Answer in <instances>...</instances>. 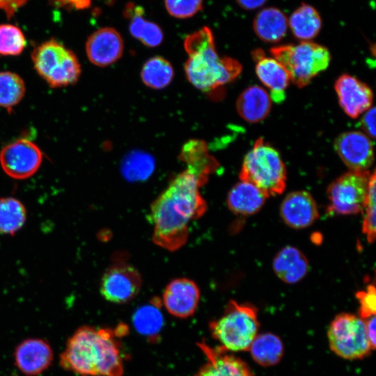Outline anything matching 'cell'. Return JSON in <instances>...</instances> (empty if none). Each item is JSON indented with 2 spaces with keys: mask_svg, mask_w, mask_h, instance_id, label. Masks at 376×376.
I'll use <instances>...</instances> for the list:
<instances>
[{
  "mask_svg": "<svg viewBox=\"0 0 376 376\" xmlns=\"http://www.w3.org/2000/svg\"><path fill=\"white\" fill-rule=\"evenodd\" d=\"M24 93L25 84L18 75L9 71L0 72L1 107L13 108L22 100Z\"/></svg>",
  "mask_w": 376,
  "mask_h": 376,
  "instance_id": "1f68e13d",
  "label": "cell"
},
{
  "mask_svg": "<svg viewBox=\"0 0 376 376\" xmlns=\"http://www.w3.org/2000/svg\"><path fill=\"white\" fill-rule=\"evenodd\" d=\"M280 213L288 226L297 229L310 226L319 216L313 197L306 191L288 194L281 203Z\"/></svg>",
  "mask_w": 376,
  "mask_h": 376,
  "instance_id": "ac0fdd59",
  "label": "cell"
},
{
  "mask_svg": "<svg viewBox=\"0 0 376 376\" xmlns=\"http://www.w3.org/2000/svg\"><path fill=\"white\" fill-rule=\"evenodd\" d=\"M272 267L276 275L287 283L301 281L309 270V263L305 255L292 246H287L276 253Z\"/></svg>",
  "mask_w": 376,
  "mask_h": 376,
  "instance_id": "ffe728a7",
  "label": "cell"
},
{
  "mask_svg": "<svg viewBox=\"0 0 376 376\" xmlns=\"http://www.w3.org/2000/svg\"><path fill=\"white\" fill-rule=\"evenodd\" d=\"M26 46V39L22 31L10 24L0 25V54L17 56Z\"/></svg>",
  "mask_w": 376,
  "mask_h": 376,
  "instance_id": "d6a6232c",
  "label": "cell"
},
{
  "mask_svg": "<svg viewBox=\"0 0 376 376\" xmlns=\"http://www.w3.org/2000/svg\"><path fill=\"white\" fill-rule=\"evenodd\" d=\"M240 7L246 10H254L261 7L267 0H236Z\"/></svg>",
  "mask_w": 376,
  "mask_h": 376,
  "instance_id": "60d3db41",
  "label": "cell"
},
{
  "mask_svg": "<svg viewBox=\"0 0 376 376\" xmlns=\"http://www.w3.org/2000/svg\"><path fill=\"white\" fill-rule=\"evenodd\" d=\"M200 290L193 281L179 278L171 281L166 287L162 302L171 315L186 318L192 315L199 302Z\"/></svg>",
  "mask_w": 376,
  "mask_h": 376,
  "instance_id": "9a60e30c",
  "label": "cell"
},
{
  "mask_svg": "<svg viewBox=\"0 0 376 376\" xmlns=\"http://www.w3.org/2000/svg\"><path fill=\"white\" fill-rule=\"evenodd\" d=\"M174 77L171 63L161 56H154L143 64L141 77L147 86L153 89H162L168 86Z\"/></svg>",
  "mask_w": 376,
  "mask_h": 376,
  "instance_id": "83f0119b",
  "label": "cell"
},
{
  "mask_svg": "<svg viewBox=\"0 0 376 376\" xmlns=\"http://www.w3.org/2000/svg\"><path fill=\"white\" fill-rule=\"evenodd\" d=\"M375 171L370 174L368 194L364 205L365 216L362 225V231L366 235L367 240L373 243L375 238L376 232V179Z\"/></svg>",
  "mask_w": 376,
  "mask_h": 376,
  "instance_id": "836d02e7",
  "label": "cell"
},
{
  "mask_svg": "<svg viewBox=\"0 0 376 376\" xmlns=\"http://www.w3.org/2000/svg\"><path fill=\"white\" fill-rule=\"evenodd\" d=\"M184 47L189 56L185 64L186 77L202 91H210L233 81L242 71L237 60L219 56L213 34L207 26L187 36Z\"/></svg>",
  "mask_w": 376,
  "mask_h": 376,
  "instance_id": "3957f363",
  "label": "cell"
},
{
  "mask_svg": "<svg viewBox=\"0 0 376 376\" xmlns=\"http://www.w3.org/2000/svg\"><path fill=\"white\" fill-rule=\"evenodd\" d=\"M239 115L249 123H258L265 119L272 107V98L265 88L251 86L238 97L236 102Z\"/></svg>",
  "mask_w": 376,
  "mask_h": 376,
  "instance_id": "7402d4cb",
  "label": "cell"
},
{
  "mask_svg": "<svg viewBox=\"0 0 376 376\" xmlns=\"http://www.w3.org/2000/svg\"><path fill=\"white\" fill-rule=\"evenodd\" d=\"M141 283V277L136 269L129 264L117 263L104 273L100 292L107 301L124 304L134 298L140 290Z\"/></svg>",
  "mask_w": 376,
  "mask_h": 376,
  "instance_id": "8fae6325",
  "label": "cell"
},
{
  "mask_svg": "<svg viewBox=\"0 0 376 376\" xmlns=\"http://www.w3.org/2000/svg\"><path fill=\"white\" fill-rule=\"evenodd\" d=\"M288 27V18L276 8L271 7L261 10L253 20L255 33L266 42L280 41L285 36Z\"/></svg>",
  "mask_w": 376,
  "mask_h": 376,
  "instance_id": "d4e9b609",
  "label": "cell"
},
{
  "mask_svg": "<svg viewBox=\"0 0 376 376\" xmlns=\"http://www.w3.org/2000/svg\"><path fill=\"white\" fill-rule=\"evenodd\" d=\"M334 88L341 108L352 118L359 117L372 107L373 94L371 88L353 76H340L336 81Z\"/></svg>",
  "mask_w": 376,
  "mask_h": 376,
  "instance_id": "4fadbf2b",
  "label": "cell"
},
{
  "mask_svg": "<svg viewBox=\"0 0 376 376\" xmlns=\"http://www.w3.org/2000/svg\"><path fill=\"white\" fill-rule=\"evenodd\" d=\"M270 52L298 87L307 86L314 77L327 68L331 61L327 47L309 41L277 46L272 48Z\"/></svg>",
  "mask_w": 376,
  "mask_h": 376,
  "instance_id": "8992f818",
  "label": "cell"
},
{
  "mask_svg": "<svg viewBox=\"0 0 376 376\" xmlns=\"http://www.w3.org/2000/svg\"><path fill=\"white\" fill-rule=\"evenodd\" d=\"M180 159L187 164V169L196 175L204 184L209 175L214 172L219 164L210 155L206 143L201 140H191L182 147Z\"/></svg>",
  "mask_w": 376,
  "mask_h": 376,
  "instance_id": "44dd1931",
  "label": "cell"
},
{
  "mask_svg": "<svg viewBox=\"0 0 376 376\" xmlns=\"http://www.w3.org/2000/svg\"><path fill=\"white\" fill-rule=\"evenodd\" d=\"M124 42L119 32L112 27L101 28L93 32L86 43L89 61L100 67L117 61L123 55Z\"/></svg>",
  "mask_w": 376,
  "mask_h": 376,
  "instance_id": "5bb4252c",
  "label": "cell"
},
{
  "mask_svg": "<svg viewBox=\"0 0 376 376\" xmlns=\"http://www.w3.org/2000/svg\"><path fill=\"white\" fill-rule=\"evenodd\" d=\"M159 304V300L154 299L151 303L141 306L134 313L133 324L141 334L154 336L160 331L164 324V318Z\"/></svg>",
  "mask_w": 376,
  "mask_h": 376,
  "instance_id": "4dcf8cb0",
  "label": "cell"
},
{
  "mask_svg": "<svg viewBox=\"0 0 376 376\" xmlns=\"http://www.w3.org/2000/svg\"><path fill=\"white\" fill-rule=\"evenodd\" d=\"M26 210L23 203L13 197L0 198V233L13 235L24 224Z\"/></svg>",
  "mask_w": 376,
  "mask_h": 376,
  "instance_id": "f546056e",
  "label": "cell"
},
{
  "mask_svg": "<svg viewBox=\"0 0 376 376\" xmlns=\"http://www.w3.org/2000/svg\"><path fill=\"white\" fill-rule=\"evenodd\" d=\"M256 308L248 304L230 300L223 314L210 322L212 336L227 351H246L258 335Z\"/></svg>",
  "mask_w": 376,
  "mask_h": 376,
  "instance_id": "5b68a950",
  "label": "cell"
},
{
  "mask_svg": "<svg viewBox=\"0 0 376 376\" xmlns=\"http://www.w3.org/2000/svg\"><path fill=\"white\" fill-rule=\"evenodd\" d=\"M42 153L39 147L26 139H19L4 146L0 152V164L10 177L23 180L32 176L40 168Z\"/></svg>",
  "mask_w": 376,
  "mask_h": 376,
  "instance_id": "30bf717a",
  "label": "cell"
},
{
  "mask_svg": "<svg viewBox=\"0 0 376 376\" xmlns=\"http://www.w3.org/2000/svg\"><path fill=\"white\" fill-rule=\"evenodd\" d=\"M205 185L187 169L176 175L154 201L150 219L153 242L169 251L181 248L189 235L191 221L201 217L206 203L199 188Z\"/></svg>",
  "mask_w": 376,
  "mask_h": 376,
  "instance_id": "6da1fadb",
  "label": "cell"
},
{
  "mask_svg": "<svg viewBox=\"0 0 376 376\" xmlns=\"http://www.w3.org/2000/svg\"><path fill=\"white\" fill-rule=\"evenodd\" d=\"M361 126L364 133L370 138L375 137V108L371 107L365 113L361 120Z\"/></svg>",
  "mask_w": 376,
  "mask_h": 376,
  "instance_id": "8d00e7d4",
  "label": "cell"
},
{
  "mask_svg": "<svg viewBox=\"0 0 376 376\" xmlns=\"http://www.w3.org/2000/svg\"><path fill=\"white\" fill-rule=\"evenodd\" d=\"M334 148L350 171H368L374 161L370 138L360 131L342 133L336 139Z\"/></svg>",
  "mask_w": 376,
  "mask_h": 376,
  "instance_id": "7c38bea8",
  "label": "cell"
},
{
  "mask_svg": "<svg viewBox=\"0 0 376 376\" xmlns=\"http://www.w3.org/2000/svg\"><path fill=\"white\" fill-rule=\"evenodd\" d=\"M368 171H350L329 186L328 210L337 214H356L363 210L370 177Z\"/></svg>",
  "mask_w": 376,
  "mask_h": 376,
  "instance_id": "9c48e42d",
  "label": "cell"
},
{
  "mask_svg": "<svg viewBox=\"0 0 376 376\" xmlns=\"http://www.w3.org/2000/svg\"><path fill=\"white\" fill-rule=\"evenodd\" d=\"M327 336L331 350L345 359H363L373 350L365 321L354 314L337 315L329 327Z\"/></svg>",
  "mask_w": 376,
  "mask_h": 376,
  "instance_id": "ba28073f",
  "label": "cell"
},
{
  "mask_svg": "<svg viewBox=\"0 0 376 376\" xmlns=\"http://www.w3.org/2000/svg\"><path fill=\"white\" fill-rule=\"evenodd\" d=\"M256 72L260 81L270 91V97L277 103L285 99V91L290 81L285 68L274 57L266 56L263 51L253 52Z\"/></svg>",
  "mask_w": 376,
  "mask_h": 376,
  "instance_id": "d6986e66",
  "label": "cell"
},
{
  "mask_svg": "<svg viewBox=\"0 0 376 376\" xmlns=\"http://www.w3.org/2000/svg\"><path fill=\"white\" fill-rule=\"evenodd\" d=\"M359 300V315L362 319H367L375 315L376 290L374 284L368 285L365 290L356 294Z\"/></svg>",
  "mask_w": 376,
  "mask_h": 376,
  "instance_id": "d590c367",
  "label": "cell"
},
{
  "mask_svg": "<svg viewBox=\"0 0 376 376\" xmlns=\"http://www.w3.org/2000/svg\"><path fill=\"white\" fill-rule=\"evenodd\" d=\"M292 34L302 41L315 38L322 27V19L315 8L303 3L291 14L288 19Z\"/></svg>",
  "mask_w": 376,
  "mask_h": 376,
  "instance_id": "484cf974",
  "label": "cell"
},
{
  "mask_svg": "<svg viewBox=\"0 0 376 376\" xmlns=\"http://www.w3.org/2000/svg\"><path fill=\"white\" fill-rule=\"evenodd\" d=\"M240 180L251 183L267 197L281 194L286 183V169L279 152L262 138L245 155Z\"/></svg>",
  "mask_w": 376,
  "mask_h": 376,
  "instance_id": "277c9868",
  "label": "cell"
},
{
  "mask_svg": "<svg viewBox=\"0 0 376 376\" xmlns=\"http://www.w3.org/2000/svg\"><path fill=\"white\" fill-rule=\"evenodd\" d=\"M60 365L81 376H122L124 370L114 331L90 326L79 327L68 339Z\"/></svg>",
  "mask_w": 376,
  "mask_h": 376,
  "instance_id": "7a4b0ae2",
  "label": "cell"
},
{
  "mask_svg": "<svg viewBox=\"0 0 376 376\" xmlns=\"http://www.w3.org/2000/svg\"><path fill=\"white\" fill-rule=\"evenodd\" d=\"M249 350L253 359L263 366L277 364L283 354V345L281 338L272 333L257 335Z\"/></svg>",
  "mask_w": 376,
  "mask_h": 376,
  "instance_id": "4316f807",
  "label": "cell"
},
{
  "mask_svg": "<svg viewBox=\"0 0 376 376\" xmlns=\"http://www.w3.org/2000/svg\"><path fill=\"white\" fill-rule=\"evenodd\" d=\"M365 321L366 323V333L368 336V338L369 340V342L370 343V345L374 350L375 348V343H376V334H375V327H376V319H375V315H373L367 319Z\"/></svg>",
  "mask_w": 376,
  "mask_h": 376,
  "instance_id": "f35d334b",
  "label": "cell"
},
{
  "mask_svg": "<svg viewBox=\"0 0 376 376\" xmlns=\"http://www.w3.org/2000/svg\"><path fill=\"white\" fill-rule=\"evenodd\" d=\"M26 1L27 0H0V9L10 18Z\"/></svg>",
  "mask_w": 376,
  "mask_h": 376,
  "instance_id": "74e56055",
  "label": "cell"
},
{
  "mask_svg": "<svg viewBox=\"0 0 376 376\" xmlns=\"http://www.w3.org/2000/svg\"><path fill=\"white\" fill-rule=\"evenodd\" d=\"M155 159L147 152L134 150L127 154L122 162L121 173L130 182L147 180L155 169Z\"/></svg>",
  "mask_w": 376,
  "mask_h": 376,
  "instance_id": "f1b7e54d",
  "label": "cell"
},
{
  "mask_svg": "<svg viewBox=\"0 0 376 376\" xmlns=\"http://www.w3.org/2000/svg\"><path fill=\"white\" fill-rule=\"evenodd\" d=\"M56 3L61 6H69L77 9L87 8L92 0H54Z\"/></svg>",
  "mask_w": 376,
  "mask_h": 376,
  "instance_id": "ab89813d",
  "label": "cell"
},
{
  "mask_svg": "<svg viewBox=\"0 0 376 376\" xmlns=\"http://www.w3.org/2000/svg\"><path fill=\"white\" fill-rule=\"evenodd\" d=\"M267 198L263 191L251 183L240 180L228 192L226 201L233 212L246 216L258 212Z\"/></svg>",
  "mask_w": 376,
  "mask_h": 376,
  "instance_id": "603a6c76",
  "label": "cell"
},
{
  "mask_svg": "<svg viewBox=\"0 0 376 376\" xmlns=\"http://www.w3.org/2000/svg\"><path fill=\"white\" fill-rule=\"evenodd\" d=\"M31 59L37 73L53 88L75 84L81 75L75 53L54 39L37 46Z\"/></svg>",
  "mask_w": 376,
  "mask_h": 376,
  "instance_id": "52a82bcc",
  "label": "cell"
},
{
  "mask_svg": "<svg viewBox=\"0 0 376 376\" xmlns=\"http://www.w3.org/2000/svg\"><path fill=\"white\" fill-rule=\"evenodd\" d=\"M168 13L178 19L191 17L203 9V0H164Z\"/></svg>",
  "mask_w": 376,
  "mask_h": 376,
  "instance_id": "e575fe53",
  "label": "cell"
},
{
  "mask_svg": "<svg viewBox=\"0 0 376 376\" xmlns=\"http://www.w3.org/2000/svg\"><path fill=\"white\" fill-rule=\"evenodd\" d=\"M129 19V31L131 35L145 46L156 47L163 41L164 33L161 27L155 22L143 17V8L128 3L123 13Z\"/></svg>",
  "mask_w": 376,
  "mask_h": 376,
  "instance_id": "cb8c5ba5",
  "label": "cell"
},
{
  "mask_svg": "<svg viewBox=\"0 0 376 376\" xmlns=\"http://www.w3.org/2000/svg\"><path fill=\"white\" fill-rule=\"evenodd\" d=\"M198 345L207 359L195 376H254L244 361L221 346L212 347L203 341Z\"/></svg>",
  "mask_w": 376,
  "mask_h": 376,
  "instance_id": "2e32d148",
  "label": "cell"
},
{
  "mask_svg": "<svg viewBox=\"0 0 376 376\" xmlns=\"http://www.w3.org/2000/svg\"><path fill=\"white\" fill-rule=\"evenodd\" d=\"M53 351L49 344L40 338L22 341L14 352L15 363L27 376L41 374L52 364Z\"/></svg>",
  "mask_w": 376,
  "mask_h": 376,
  "instance_id": "e0dca14e",
  "label": "cell"
}]
</instances>
